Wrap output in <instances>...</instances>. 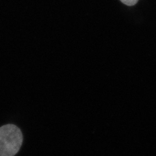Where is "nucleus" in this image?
Instances as JSON below:
<instances>
[{"mask_svg": "<svg viewBox=\"0 0 156 156\" xmlns=\"http://www.w3.org/2000/svg\"><path fill=\"white\" fill-rule=\"evenodd\" d=\"M23 135L15 125L7 124L0 128V156H14L22 145Z\"/></svg>", "mask_w": 156, "mask_h": 156, "instance_id": "obj_1", "label": "nucleus"}, {"mask_svg": "<svg viewBox=\"0 0 156 156\" xmlns=\"http://www.w3.org/2000/svg\"><path fill=\"white\" fill-rule=\"evenodd\" d=\"M123 4L128 6L134 5L137 3L138 0H120Z\"/></svg>", "mask_w": 156, "mask_h": 156, "instance_id": "obj_2", "label": "nucleus"}]
</instances>
